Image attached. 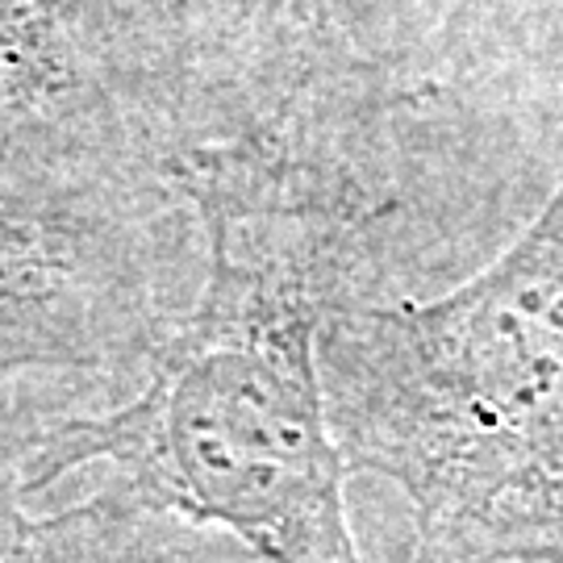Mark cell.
<instances>
[{
  "mask_svg": "<svg viewBox=\"0 0 563 563\" xmlns=\"http://www.w3.org/2000/svg\"><path fill=\"white\" fill-rule=\"evenodd\" d=\"M325 401L434 563H563V184L446 297L334 325Z\"/></svg>",
  "mask_w": 563,
  "mask_h": 563,
  "instance_id": "1",
  "label": "cell"
},
{
  "mask_svg": "<svg viewBox=\"0 0 563 563\" xmlns=\"http://www.w3.org/2000/svg\"><path fill=\"white\" fill-rule=\"evenodd\" d=\"M197 201L213 230L205 301L167 339L139 401L63 426L42 446L30 493L109 460L146 501L222 526L267 563H363L305 276L209 184Z\"/></svg>",
  "mask_w": 563,
  "mask_h": 563,
  "instance_id": "2",
  "label": "cell"
}]
</instances>
